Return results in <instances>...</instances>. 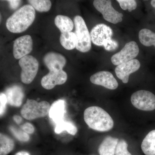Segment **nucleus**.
Listing matches in <instances>:
<instances>
[{"label":"nucleus","mask_w":155,"mask_h":155,"mask_svg":"<svg viewBox=\"0 0 155 155\" xmlns=\"http://www.w3.org/2000/svg\"><path fill=\"white\" fill-rule=\"evenodd\" d=\"M19 64L22 69L21 81L25 84H29L33 81L38 72V61L33 56L27 55L19 60Z\"/></svg>","instance_id":"obj_5"},{"label":"nucleus","mask_w":155,"mask_h":155,"mask_svg":"<svg viewBox=\"0 0 155 155\" xmlns=\"http://www.w3.org/2000/svg\"><path fill=\"white\" fill-rule=\"evenodd\" d=\"M13 119H14V121L18 124L21 123L22 121V118L20 116H17V115L14 116L13 117Z\"/></svg>","instance_id":"obj_32"},{"label":"nucleus","mask_w":155,"mask_h":155,"mask_svg":"<svg viewBox=\"0 0 155 155\" xmlns=\"http://www.w3.org/2000/svg\"><path fill=\"white\" fill-rule=\"evenodd\" d=\"M54 131L57 134H59L63 131H66L71 135H75L77 133L78 129L74 123L70 121L64 120L57 123Z\"/></svg>","instance_id":"obj_23"},{"label":"nucleus","mask_w":155,"mask_h":155,"mask_svg":"<svg viewBox=\"0 0 155 155\" xmlns=\"http://www.w3.org/2000/svg\"><path fill=\"white\" fill-rule=\"evenodd\" d=\"M55 24L61 31L63 32H71L74 28V22L67 16L59 15L54 19Z\"/></svg>","instance_id":"obj_19"},{"label":"nucleus","mask_w":155,"mask_h":155,"mask_svg":"<svg viewBox=\"0 0 155 155\" xmlns=\"http://www.w3.org/2000/svg\"><path fill=\"white\" fill-rule=\"evenodd\" d=\"M15 155H30L29 153L25 151H20L17 153Z\"/></svg>","instance_id":"obj_33"},{"label":"nucleus","mask_w":155,"mask_h":155,"mask_svg":"<svg viewBox=\"0 0 155 155\" xmlns=\"http://www.w3.org/2000/svg\"><path fill=\"white\" fill-rule=\"evenodd\" d=\"M67 79V73L64 70H52L42 78L41 83L43 88L51 90L56 85L64 84Z\"/></svg>","instance_id":"obj_10"},{"label":"nucleus","mask_w":155,"mask_h":155,"mask_svg":"<svg viewBox=\"0 0 155 155\" xmlns=\"http://www.w3.org/2000/svg\"><path fill=\"white\" fill-rule=\"evenodd\" d=\"M139 39L140 43L147 47L154 46L155 48V33L150 29L143 28L139 33Z\"/></svg>","instance_id":"obj_22"},{"label":"nucleus","mask_w":155,"mask_h":155,"mask_svg":"<svg viewBox=\"0 0 155 155\" xmlns=\"http://www.w3.org/2000/svg\"><path fill=\"white\" fill-rule=\"evenodd\" d=\"M92 83L101 85L106 88L115 90L118 87V82L111 72L108 71L97 72L90 77Z\"/></svg>","instance_id":"obj_12"},{"label":"nucleus","mask_w":155,"mask_h":155,"mask_svg":"<svg viewBox=\"0 0 155 155\" xmlns=\"http://www.w3.org/2000/svg\"><path fill=\"white\" fill-rule=\"evenodd\" d=\"M14 142L11 137L1 133L0 134V155H7L14 147Z\"/></svg>","instance_id":"obj_21"},{"label":"nucleus","mask_w":155,"mask_h":155,"mask_svg":"<svg viewBox=\"0 0 155 155\" xmlns=\"http://www.w3.org/2000/svg\"><path fill=\"white\" fill-rule=\"evenodd\" d=\"M60 42L62 46L67 50H72L76 48L77 38L75 33L63 32L60 36Z\"/></svg>","instance_id":"obj_20"},{"label":"nucleus","mask_w":155,"mask_h":155,"mask_svg":"<svg viewBox=\"0 0 155 155\" xmlns=\"http://www.w3.org/2000/svg\"><path fill=\"white\" fill-rule=\"evenodd\" d=\"M93 5L97 11L102 14L106 21L115 24L122 21L123 14L115 10L111 1L95 0L94 1Z\"/></svg>","instance_id":"obj_7"},{"label":"nucleus","mask_w":155,"mask_h":155,"mask_svg":"<svg viewBox=\"0 0 155 155\" xmlns=\"http://www.w3.org/2000/svg\"><path fill=\"white\" fill-rule=\"evenodd\" d=\"M21 128L23 131L29 134H33L35 131V128L33 125L28 122L25 123L22 125Z\"/></svg>","instance_id":"obj_30"},{"label":"nucleus","mask_w":155,"mask_h":155,"mask_svg":"<svg viewBox=\"0 0 155 155\" xmlns=\"http://www.w3.org/2000/svg\"><path fill=\"white\" fill-rule=\"evenodd\" d=\"M150 4L153 8H155V0H152V1H151Z\"/></svg>","instance_id":"obj_34"},{"label":"nucleus","mask_w":155,"mask_h":155,"mask_svg":"<svg viewBox=\"0 0 155 155\" xmlns=\"http://www.w3.org/2000/svg\"><path fill=\"white\" fill-rule=\"evenodd\" d=\"M139 52V48L137 43L134 41L129 42L119 52L112 56L111 62L114 65L118 66L134 60L138 55Z\"/></svg>","instance_id":"obj_8"},{"label":"nucleus","mask_w":155,"mask_h":155,"mask_svg":"<svg viewBox=\"0 0 155 155\" xmlns=\"http://www.w3.org/2000/svg\"><path fill=\"white\" fill-rule=\"evenodd\" d=\"M90 35L94 44L102 46L106 41L111 39L113 31L110 26L104 24H99L92 29Z\"/></svg>","instance_id":"obj_11"},{"label":"nucleus","mask_w":155,"mask_h":155,"mask_svg":"<svg viewBox=\"0 0 155 155\" xmlns=\"http://www.w3.org/2000/svg\"><path fill=\"white\" fill-rule=\"evenodd\" d=\"M8 2L11 8L14 10L18 8L21 2V1H15V0H11V1H7Z\"/></svg>","instance_id":"obj_31"},{"label":"nucleus","mask_w":155,"mask_h":155,"mask_svg":"<svg viewBox=\"0 0 155 155\" xmlns=\"http://www.w3.org/2000/svg\"><path fill=\"white\" fill-rule=\"evenodd\" d=\"M43 62L49 71L61 70L66 65V58L61 54L55 52H49L45 55Z\"/></svg>","instance_id":"obj_14"},{"label":"nucleus","mask_w":155,"mask_h":155,"mask_svg":"<svg viewBox=\"0 0 155 155\" xmlns=\"http://www.w3.org/2000/svg\"><path fill=\"white\" fill-rule=\"evenodd\" d=\"M127 142L124 140H121L116 147L115 155H132L127 150Z\"/></svg>","instance_id":"obj_26"},{"label":"nucleus","mask_w":155,"mask_h":155,"mask_svg":"<svg viewBox=\"0 0 155 155\" xmlns=\"http://www.w3.org/2000/svg\"><path fill=\"white\" fill-rule=\"evenodd\" d=\"M35 17V10L33 7L30 5H25L8 18L6 27L12 33H21L32 24Z\"/></svg>","instance_id":"obj_1"},{"label":"nucleus","mask_w":155,"mask_h":155,"mask_svg":"<svg viewBox=\"0 0 155 155\" xmlns=\"http://www.w3.org/2000/svg\"><path fill=\"white\" fill-rule=\"evenodd\" d=\"M10 129L11 132L18 140L23 142H26L29 140L30 137L28 134L25 131L17 130L14 127H10Z\"/></svg>","instance_id":"obj_27"},{"label":"nucleus","mask_w":155,"mask_h":155,"mask_svg":"<svg viewBox=\"0 0 155 155\" xmlns=\"http://www.w3.org/2000/svg\"><path fill=\"white\" fill-rule=\"evenodd\" d=\"M74 24L77 38L76 48L81 52L89 51L91 48V37L84 20L77 15L74 18Z\"/></svg>","instance_id":"obj_4"},{"label":"nucleus","mask_w":155,"mask_h":155,"mask_svg":"<svg viewBox=\"0 0 155 155\" xmlns=\"http://www.w3.org/2000/svg\"><path fill=\"white\" fill-rule=\"evenodd\" d=\"M140 67L139 61L137 59H134L118 65L115 68V71L117 77L122 80L123 83L126 84L128 82L130 74L137 71Z\"/></svg>","instance_id":"obj_13"},{"label":"nucleus","mask_w":155,"mask_h":155,"mask_svg":"<svg viewBox=\"0 0 155 155\" xmlns=\"http://www.w3.org/2000/svg\"><path fill=\"white\" fill-rule=\"evenodd\" d=\"M141 147L146 155H155V130L147 134L142 142Z\"/></svg>","instance_id":"obj_18"},{"label":"nucleus","mask_w":155,"mask_h":155,"mask_svg":"<svg viewBox=\"0 0 155 155\" xmlns=\"http://www.w3.org/2000/svg\"><path fill=\"white\" fill-rule=\"evenodd\" d=\"M33 48V41L31 36L23 35L16 39L13 45V54L16 59H20L31 52Z\"/></svg>","instance_id":"obj_9"},{"label":"nucleus","mask_w":155,"mask_h":155,"mask_svg":"<svg viewBox=\"0 0 155 155\" xmlns=\"http://www.w3.org/2000/svg\"><path fill=\"white\" fill-rule=\"evenodd\" d=\"M103 46L107 51H113L116 49L119 46L118 43L112 38L108 40L104 43Z\"/></svg>","instance_id":"obj_28"},{"label":"nucleus","mask_w":155,"mask_h":155,"mask_svg":"<svg viewBox=\"0 0 155 155\" xmlns=\"http://www.w3.org/2000/svg\"><path fill=\"white\" fill-rule=\"evenodd\" d=\"M120 7L123 10H128L131 12L135 10L137 7V4L134 0H117Z\"/></svg>","instance_id":"obj_25"},{"label":"nucleus","mask_w":155,"mask_h":155,"mask_svg":"<svg viewBox=\"0 0 155 155\" xmlns=\"http://www.w3.org/2000/svg\"><path fill=\"white\" fill-rule=\"evenodd\" d=\"M119 143L118 138L111 136L105 137L100 145L98 152L100 155H114L116 147Z\"/></svg>","instance_id":"obj_17"},{"label":"nucleus","mask_w":155,"mask_h":155,"mask_svg":"<svg viewBox=\"0 0 155 155\" xmlns=\"http://www.w3.org/2000/svg\"><path fill=\"white\" fill-rule=\"evenodd\" d=\"M30 5L39 12H48L51 7V2L49 0H29Z\"/></svg>","instance_id":"obj_24"},{"label":"nucleus","mask_w":155,"mask_h":155,"mask_svg":"<svg viewBox=\"0 0 155 155\" xmlns=\"http://www.w3.org/2000/svg\"><path fill=\"white\" fill-rule=\"evenodd\" d=\"M84 118L88 127L97 131H108L114 127L112 117L100 107L92 106L87 108L84 113Z\"/></svg>","instance_id":"obj_2"},{"label":"nucleus","mask_w":155,"mask_h":155,"mask_svg":"<svg viewBox=\"0 0 155 155\" xmlns=\"http://www.w3.org/2000/svg\"><path fill=\"white\" fill-rule=\"evenodd\" d=\"M134 107L141 110H155V95L148 91L140 90L134 92L130 97Z\"/></svg>","instance_id":"obj_6"},{"label":"nucleus","mask_w":155,"mask_h":155,"mask_svg":"<svg viewBox=\"0 0 155 155\" xmlns=\"http://www.w3.org/2000/svg\"><path fill=\"white\" fill-rule=\"evenodd\" d=\"M50 107L49 103L46 101L38 102L35 100L27 99L21 110V114L24 119L33 120L46 116Z\"/></svg>","instance_id":"obj_3"},{"label":"nucleus","mask_w":155,"mask_h":155,"mask_svg":"<svg viewBox=\"0 0 155 155\" xmlns=\"http://www.w3.org/2000/svg\"><path fill=\"white\" fill-rule=\"evenodd\" d=\"M8 103L13 107H19L22 104L24 92L22 88L18 85H14L6 90L5 93Z\"/></svg>","instance_id":"obj_15"},{"label":"nucleus","mask_w":155,"mask_h":155,"mask_svg":"<svg viewBox=\"0 0 155 155\" xmlns=\"http://www.w3.org/2000/svg\"><path fill=\"white\" fill-rule=\"evenodd\" d=\"M66 114L65 102L63 100H59L53 103L51 106L49 116L56 124L64 120Z\"/></svg>","instance_id":"obj_16"},{"label":"nucleus","mask_w":155,"mask_h":155,"mask_svg":"<svg viewBox=\"0 0 155 155\" xmlns=\"http://www.w3.org/2000/svg\"><path fill=\"white\" fill-rule=\"evenodd\" d=\"M8 103V99L5 94L1 93L0 94V115L3 116L5 111L6 104Z\"/></svg>","instance_id":"obj_29"}]
</instances>
